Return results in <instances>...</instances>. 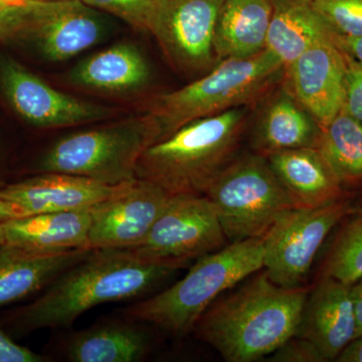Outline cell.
Returning <instances> with one entry per match:
<instances>
[{"mask_svg":"<svg viewBox=\"0 0 362 362\" xmlns=\"http://www.w3.org/2000/svg\"><path fill=\"white\" fill-rule=\"evenodd\" d=\"M249 278L218 297L194 329L226 361L252 362L271 356L296 335L308 297V288L280 287L266 271Z\"/></svg>","mask_w":362,"mask_h":362,"instance_id":"1","label":"cell"},{"mask_svg":"<svg viewBox=\"0 0 362 362\" xmlns=\"http://www.w3.org/2000/svg\"><path fill=\"white\" fill-rule=\"evenodd\" d=\"M173 272L131 258L119 250H93L35 301L11 312L4 325L18 335L68 327L94 307L144 294Z\"/></svg>","mask_w":362,"mask_h":362,"instance_id":"2","label":"cell"},{"mask_svg":"<svg viewBox=\"0 0 362 362\" xmlns=\"http://www.w3.org/2000/svg\"><path fill=\"white\" fill-rule=\"evenodd\" d=\"M254 108L238 107L185 124L143 152L136 178L170 195H206L240 153Z\"/></svg>","mask_w":362,"mask_h":362,"instance_id":"3","label":"cell"},{"mask_svg":"<svg viewBox=\"0 0 362 362\" xmlns=\"http://www.w3.org/2000/svg\"><path fill=\"white\" fill-rule=\"evenodd\" d=\"M285 66L268 49L247 58L223 59L194 82L159 95L145 114L158 140L197 119L256 105L284 78Z\"/></svg>","mask_w":362,"mask_h":362,"instance_id":"4","label":"cell"},{"mask_svg":"<svg viewBox=\"0 0 362 362\" xmlns=\"http://www.w3.org/2000/svg\"><path fill=\"white\" fill-rule=\"evenodd\" d=\"M264 267V239L230 243L195 261L185 278L126 309L131 320L153 324L176 337L194 331L209 306Z\"/></svg>","mask_w":362,"mask_h":362,"instance_id":"5","label":"cell"},{"mask_svg":"<svg viewBox=\"0 0 362 362\" xmlns=\"http://www.w3.org/2000/svg\"><path fill=\"white\" fill-rule=\"evenodd\" d=\"M158 134L146 114L81 131L52 144L33 173L82 176L109 185L131 182L138 161Z\"/></svg>","mask_w":362,"mask_h":362,"instance_id":"6","label":"cell"},{"mask_svg":"<svg viewBox=\"0 0 362 362\" xmlns=\"http://www.w3.org/2000/svg\"><path fill=\"white\" fill-rule=\"evenodd\" d=\"M95 11L81 0H25L0 11V47L66 61L101 37Z\"/></svg>","mask_w":362,"mask_h":362,"instance_id":"7","label":"cell"},{"mask_svg":"<svg viewBox=\"0 0 362 362\" xmlns=\"http://www.w3.org/2000/svg\"><path fill=\"white\" fill-rule=\"evenodd\" d=\"M206 197L214 204L226 240L264 238L293 204L266 157L240 151L214 181Z\"/></svg>","mask_w":362,"mask_h":362,"instance_id":"8","label":"cell"},{"mask_svg":"<svg viewBox=\"0 0 362 362\" xmlns=\"http://www.w3.org/2000/svg\"><path fill=\"white\" fill-rule=\"evenodd\" d=\"M226 240L216 209L206 195H173L146 237L119 251L175 271L218 251Z\"/></svg>","mask_w":362,"mask_h":362,"instance_id":"9","label":"cell"},{"mask_svg":"<svg viewBox=\"0 0 362 362\" xmlns=\"http://www.w3.org/2000/svg\"><path fill=\"white\" fill-rule=\"evenodd\" d=\"M354 195L317 209L291 207L264 235V267L280 287H303L328 235L356 209Z\"/></svg>","mask_w":362,"mask_h":362,"instance_id":"10","label":"cell"},{"mask_svg":"<svg viewBox=\"0 0 362 362\" xmlns=\"http://www.w3.org/2000/svg\"><path fill=\"white\" fill-rule=\"evenodd\" d=\"M223 0H153L147 32L180 73L199 78L218 65L214 49Z\"/></svg>","mask_w":362,"mask_h":362,"instance_id":"11","label":"cell"},{"mask_svg":"<svg viewBox=\"0 0 362 362\" xmlns=\"http://www.w3.org/2000/svg\"><path fill=\"white\" fill-rule=\"evenodd\" d=\"M0 100L21 122L52 129L113 118L119 110L54 89L8 52H0Z\"/></svg>","mask_w":362,"mask_h":362,"instance_id":"12","label":"cell"},{"mask_svg":"<svg viewBox=\"0 0 362 362\" xmlns=\"http://www.w3.org/2000/svg\"><path fill=\"white\" fill-rule=\"evenodd\" d=\"M173 195L149 181L135 180L90 209V250H119L141 242Z\"/></svg>","mask_w":362,"mask_h":362,"instance_id":"13","label":"cell"},{"mask_svg":"<svg viewBox=\"0 0 362 362\" xmlns=\"http://www.w3.org/2000/svg\"><path fill=\"white\" fill-rule=\"evenodd\" d=\"M332 32L285 66L283 78L285 87L322 128L343 108L346 87L345 54Z\"/></svg>","mask_w":362,"mask_h":362,"instance_id":"14","label":"cell"},{"mask_svg":"<svg viewBox=\"0 0 362 362\" xmlns=\"http://www.w3.org/2000/svg\"><path fill=\"white\" fill-rule=\"evenodd\" d=\"M322 131L282 81L255 107L246 137L250 151L268 157L286 150L318 148Z\"/></svg>","mask_w":362,"mask_h":362,"instance_id":"15","label":"cell"},{"mask_svg":"<svg viewBox=\"0 0 362 362\" xmlns=\"http://www.w3.org/2000/svg\"><path fill=\"white\" fill-rule=\"evenodd\" d=\"M128 182L109 185L66 173H37L0 188V199L21 207L28 216L90 209L110 199Z\"/></svg>","mask_w":362,"mask_h":362,"instance_id":"16","label":"cell"},{"mask_svg":"<svg viewBox=\"0 0 362 362\" xmlns=\"http://www.w3.org/2000/svg\"><path fill=\"white\" fill-rule=\"evenodd\" d=\"M295 337L308 339L326 361H335L356 337V318L351 286L320 276L308 293Z\"/></svg>","mask_w":362,"mask_h":362,"instance_id":"17","label":"cell"},{"mask_svg":"<svg viewBox=\"0 0 362 362\" xmlns=\"http://www.w3.org/2000/svg\"><path fill=\"white\" fill-rule=\"evenodd\" d=\"M266 158L293 207L317 209L354 195L318 148L286 150Z\"/></svg>","mask_w":362,"mask_h":362,"instance_id":"18","label":"cell"},{"mask_svg":"<svg viewBox=\"0 0 362 362\" xmlns=\"http://www.w3.org/2000/svg\"><path fill=\"white\" fill-rule=\"evenodd\" d=\"M93 250L42 254L0 244V308L42 291Z\"/></svg>","mask_w":362,"mask_h":362,"instance_id":"19","label":"cell"},{"mask_svg":"<svg viewBox=\"0 0 362 362\" xmlns=\"http://www.w3.org/2000/svg\"><path fill=\"white\" fill-rule=\"evenodd\" d=\"M90 209L33 214L4 221L6 244L42 254L90 250Z\"/></svg>","mask_w":362,"mask_h":362,"instance_id":"20","label":"cell"},{"mask_svg":"<svg viewBox=\"0 0 362 362\" xmlns=\"http://www.w3.org/2000/svg\"><path fill=\"white\" fill-rule=\"evenodd\" d=\"M151 73L141 52L129 42L117 44L81 62L73 84L108 94H128L148 85Z\"/></svg>","mask_w":362,"mask_h":362,"instance_id":"21","label":"cell"},{"mask_svg":"<svg viewBox=\"0 0 362 362\" xmlns=\"http://www.w3.org/2000/svg\"><path fill=\"white\" fill-rule=\"evenodd\" d=\"M272 11L273 0H223L214 39L218 61L266 49Z\"/></svg>","mask_w":362,"mask_h":362,"instance_id":"22","label":"cell"},{"mask_svg":"<svg viewBox=\"0 0 362 362\" xmlns=\"http://www.w3.org/2000/svg\"><path fill=\"white\" fill-rule=\"evenodd\" d=\"M331 32L311 0H273L266 49L287 66Z\"/></svg>","mask_w":362,"mask_h":362,"instance_id":"23","label":"cell"},{"mask_svg":"<svg viewBox=\"0 0 362 362\" xmlns=\"http://www.w3.org/2000/svg\"><path fill=\"white\" fill-rule=\"evenodd\" d=\"M150 349L146 333L125 323H107L78 331L71 338L66 356L74 362H134Z\"/></svg>","mask_w":362,"mask_h":362,"instance_id":"24","label":"cell"},{"mask_svg":"<svg viewBox=\"0 0 362 362\" xmlns=\"http://www.w3.org/2000/svg\"><path fill=\"white\" fill-rule=\"evenodd\" d=\"M318 149L345 188L362 183V122L341 109L323 128Z\"/></svg>","mask_w":362,"mask_h":362,"instance_id":"25","label":"cell"},{"mask_svg":"<svg viewBox=\"0 0 362 362\" xmlns=\"http://www.w3.org/2000/svg\"><path fill=\"white\" fill-rule=\"evenodd\" d=\"M337 228L324 259L321 276L352 286L362 278V226L349 216Z\"/></svg>","mask_w":362,"mask_h":362,"instance_id":"26","label":"cell"},{"mask_svg":"<svg viewBox=\"0 0 362 362\" xmlns=\"http://www.w3.org/2000/svg\"><path fill=\"white\" fill-rule=\"evenodd\" d=\"M314 8L337 35L362 37V0H311Z\"/></svg>","mask_w":362,"mask_h":362,"instance_id":"27","label":"cell"},{"mask_svg":"<svg viewBox=\"0 0 362 362\" xmlns=\"http://www.w3.org/2000/svg\"><path fill=\"white\" fill-rule=\"evenodd\" d=\"M88 6L120 18L137 30H147L153 0H81Z\"/></svg>","mask_w":362,"mask_h":362,"instance_id":"28","label":"cell"},{"mask_svg":"<svg viewBox=\"0 0 362 362\" xmlns=\"http://www.w3.org/2000/svg\"><path fill=\"white\" fill-rule=\"evenodd\" d=\"M269 361L326 362V359L315 345L308 339L293 337L271 354Z\"/></svg>","mask_w":362,"mask_h":362,"instance_id":"29","label":"cell"},{"mask_svg":"<svg viewBox=\"0 0 362 362\" xmlns=\"http://www.w3.org/2000/svg\"><path fill=\"white\" fill-rule=\"evenodd\" d=\"M344 54L346 61V87L343 109L362 122V64L347 52H344Z\"/></svg>","mask_w":362,"mask_h":362,"instance_id":"30","label":"cell"},{"mask_svg":"<svg viewBox=\"0 0 362 362\" xmlns=\"http://www.w3.org/2000/svg\"><path fill=\"white\" fill-rule=\"evenodd\" d=\"M44 356L14 341L0 326V362H42Z\"/></svg>","mask_w":362,"mask_h":362,"instance_id":"31","label":"cell"},{"mask_svg":"<svg viewBox=\"0 0 362 362\" xmlns=\"http://www.w3.org/2000/svg\"><path fill=\"white\" fill-rule=\"evenodd\" d=\"M332 35L340 49L362 64V37H345L334 32Z\"/></svg>","mask_w":362,"mask_h":362,"instance_id":"32","label":"cell"},{"mask_svg":"<svg viewBox=\"0 0 362 362\" xmlns=\"http://www.w3.org/2000/svg\"><path fill=\"white\" fill-rule=\"evenodd\" d=\"M351 297L356 318V339L362 337V278L351 286Z\"/></svg>","mask_w":362,"mask_h":362,"instance_id":"33","label":"cell"},{"mask_svg":"<svg viewBox=\"0 0 362 362\" xmlns=\"http://www.w3.org/2000/svg\"><path fill=\"white\" fill-rule=\"evenodd\" d=\"M335 361L362 362V337L356 338L350 343Z\"/></svg>","mask_w":362,"mask_h":362,"instance_id":"34","label":"cell"},{"mask_svg":"<svg viewBox=\"0 0 362 362\" xmlns=\"http://www.w3.org/2000/svg\"><path fill=\"white\" fill-rule=\"evenodd\" d=\"M28 214L21 207L16 206L13 202L4 201L0 199V223L13 220V218H23Z\"/></svg>","mask_w":362,"mask_h":362,"instance_id":"35","label":"cell"},{"mask_svg":"<svg viewBox=\"0 0 362 362\" xmlns=\"http://www.w3.org/2000/svg\"><path fill=\"white\" fill-rule=\"evenodd\" d=\"M349 218L357 225L362 226V202H356V209H354V213L350 214Z\"/></svg>","mask_w":362,"mask_h":362,"instance_id":"36","label":"cell"},{"mask_svg":"<svg viewBox=\"0 0 362 362\" xmlns=\"http://www.w3.org/2000/svg\"><path fill=\"white\" fill-rule=\"evenodd\" d=\"M25 1V0H0V11H4L7 7L21 6Z\"/></svg>","mask_w":362,"mask_h":362,"instance_id":"37","label":"cell"},{"mask_svg":"<svg viewBox=\"0 0 362 362\" xmlns=\"http://www.w3.org/2000/svg\"><path fill=\"white\" fill-rule=\"evenodd\" d=\"M6 243V235H4V221L0 223V244Z\"/></svg>","mask_w":362,"mask_h":362,"instance_id":"38","label":"cell"},{"mask_svg":"<svg viewBox=\"0 0 362 362\" xmlns=\"http://www.w3.org/2000/svg\"><path fill=\"white\" fill-rule=\"evenodd\" d=\"M1 160H2V147H1V141H0V166H1ZM4 182H1V181H0V188H1L2 187H4Z\"/></svg>","mask_w":362,"mask_h":362,"instance_id":"39","label":"cell"},{"mask_svg":"<svg viewBox=\"0 0 362 362\" xmlns=\"http://www.w3.org/2000/svg\"><path fill=\"white\" fill-rule=\"evenodd\" d=\"M358 189H359V190H361V194H362V183H361V187H359Z\"/></svg>","mask_w":362,"mask_h":362,"instance_id":"40","label":"cell"},{"mask_svg":"<svg viewBox=\"0 0 362 362\" xmlns=\"http://www.w3.org/2000/svg\"></svg>","mask_w":362,"mask_h":362,"instance_id":"41","label":"cell"}]
</instances>
